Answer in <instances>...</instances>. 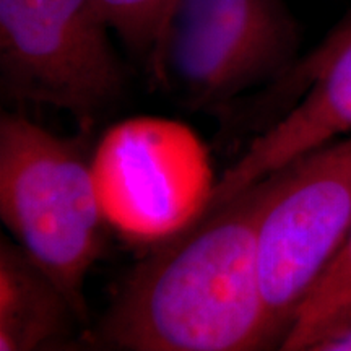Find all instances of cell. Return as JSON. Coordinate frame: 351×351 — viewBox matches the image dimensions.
<instances>
[{
  "label": "cell",
  "instance_id": "cell-1",
  "mask_svg": "<svg viewBox=\"0 0 351 351\" xmlns=\"http://www.w3.org/2000/svg\"><path fill=\"white\" fill-rule=\"evenodd\" d=\"M275 173L204 210L132 269L101 319L132 351H252L278 345L262 296L257 232Z\"/></svg>",
  "mask_w": 351,
  "mask_h": 351
},
{
  "label": "cell",
  "instance_id": "cell-2",
  "mask_svg": "<svg viewBox=\"0 0 351 351\" xmlns=\"http://www.w3.org/2000/svg\"><path fill=\"white\" fill-rule=\"evenodd\" d=\"M85 134L67 138L23 112L0 117V217L88 320L85 283L104 251V213Z\"/></svg>",
  "mask_w": 351,
  "mask_h": 351
},
{
  "label": "cell",
  "instance_id": "cell-3",
  "mask_svg": "<svg viewBox=\"0 0 351 351\" xmlns=\"http://www.w3.org/2000/svg\"><path fill=\"white\" fill-rule=\"evenodd\" d=\"M298 44L282 0H173L148 67L186 108L219 109L282 80L298 62Z\"/></svg>",
  "mask_w": 351,
  "mask_h": 351
},
{
  "label": "cell",
  "instance_id": "cell-4",
  "mask_svg": "<svg viewBox=\"0 0 351 351\" xmlns=\"http://www.w3.org/2000/svg\"><path fill=\"white\" fill-rule=\"evenodd\" d=\"M95 0H0V91L65 111L88 134L125 95L127 75Z\"/></svg>",
  "mask_w": 351,
  "mask_h": 351
},
{
  "label": "cell",
  "instance_id": "cell-5",
  "mask_svg": "<svg viewBox=\"0 0 351 351\" xmlns=\"http://www.w3.org/2000/svg\"><path fill=\"white\" fill-rule=\"evenodd\" d=\"M351 232V135L275 171L257 232L267 313L282 346L298 311Z\"/></svg>",
  "mask_w": 351,
  "mask_h": 351
},
{
  "label": "cell",
  "instance_id": "cell-6",
  "mask_svg": "<svg viewBox=\"0 0 351 351\" xmlns=\"http://www.w3.org/2000/svg\"><path fill=\"white\" fill-rule=\"evenodd\" d=\"M93 168L106 218L137 238H166L189 225L213 187L191 132L165 121L116 127Z\"/></svg>",
  "mask_w": 351,
  "mask_h": 351
},
{
  "label": "cell",
  "instance_id": "cell-7",
  "mask_svg": "<svg viewBox=\"0 0 351 351\" xmlns=\"http://www.w3.org/2000/svg\"><path fill=\"white\" fill-rule=\"evenodd\" d=\"M296 101L267 125L218 181L204 210L225 204L298 158L351 135V26H335L282 78Z\"/></svg>",
  "mask_w": 351,
  "mask_h": 351
},
{
  "label": "cell",
  "instance_id": "cell-8",
  "mask_svg": "<svg viewBox=\"0 0 351 351\" xmlns=\"http://www.w3.org/2000/svg\"><path fill=\"white\" fill-rule=\"evenodd\" d=\"M80 322L69 298L19 243L0 241V351L60 343Z\"/></svg>",
  "mask_w": 351,
  "mask_h": 351
},
{
  "label": "cell",
  "instance_id": "cell-9",
  "mask_svg": "<svg viewBox=\"0 0 351 351\" xmlns=\"http://www.w3.org/2000/svg\"><path fill=\"white\" fill-rule=\"evenodd\" d=\"M346 307H351V232L326 274L302 302L280 350H304L311 335Z\"/></svg>",
  "mask_w": 351,
  "mask_h": 351
},
{
  "label": "cell",
  "instance_id": "cell-10",
  "mask_svg": "<svg viewBox=\"0 0 351 351\" xmlns=\"http://www.w3.org/2000/svg\"><path fill=\"white\" fill-rule=\"evenodd\" d=\"M125 46L150 62L158 33L173 0H95Z\"/></svg>",
  "mask_w": 351,
  "mask_h": 351
},
{
  "label": "cell",
  "instance_id": "cell-11",
  "mask_svg": "<svg viewBox=\"0 0 351 351\" xmlns=\"http://www.w3.org/2000/svg\"><path fill=\"white\" fill-rule=\"evenodd\" d=\"M307 351H351V307L337 313L306 341Z\"/></svg>",
  "mask_w": 351,
  "mask_h": 351
},
{
  "label": "cell",
  "instance_id": "cell-12",
  "mask_svg": "<svg viewBox=\"0 0 351 351\" xmlns=\"http://www.w3.org/2000/svg\"><path fill=\"white\" fill-rule=\"evenodd\" d=\"M339 26H343V28H346V26H351V8L348 12H346V15L341 19L339 23H337Z\"/></svg>",
  "mask_w": 351,
  "mask_h": 351
}]
</instances>
